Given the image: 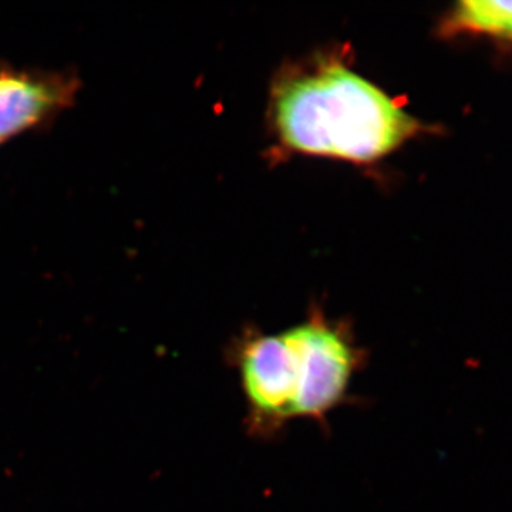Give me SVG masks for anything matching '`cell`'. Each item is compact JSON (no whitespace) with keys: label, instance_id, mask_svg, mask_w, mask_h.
Listing matches in <instances>:
<instances>
[{"label":"cell","instance_id":"obj_1","mask_svg":"<svg viewBox=\"0 0 512 512\" xmlns=\"http://www.w3.org/2000/svg\"><path fill=\"white\" fill-rule=\"evenodd\" d=\"M279 140L299 153L369 163L419 133L420 123L340 63L289 74L272 93Z\"/></svg>","mask_w":512,"mask_h":512},{"label":"cell","instance_id":"obj_5","mask_svg":"<svg viewBox=\"0 0 512 512\" xmlns=\"http://www.w3.org/2000/svg\"><path fill=\"white\" fill-rule=\"evenodd\" d=\"M451 33H477L512 40V0H467L447 19Z\"/></svg>","mask_w":512,"mask_h":512},{"label":"cell","instance_id":"obj_4","mask_svg":"<svg viewBox=\"0 0 512 512\" xmlns=\"http://www.w3.org/2000/svg\"><path fill=\"white\" fill-rule=\"evenodd\" d=\"M80 79L69 70L18 69L0 63V146L47 126L76 101Z\"/></svg>","mask_w":512,"mask_h":512},{"label":"cell","instance_id":"obj_3","mask_svg":"<svg viewBox=\"0 0 512 512\" xmlns=\"http://www.w3.org/2000/svg\"><path fill=\"white\" fill-rule=\"evenodd\" d=\"M227 362L238 375L248 433L274 439L295 420L298 397L296 353L288 329L278 333L247 330L229 346Z\"/></svg>","mask_w":512,"mask_h":512},{"label":"cell","instance_id":"obj_2","mask_svg":"<svg viewBox=\"0 0 512 512\" xmlns=\"http://www.w3.org/2000/svg\"><path fill=\"white\" fill-rule=\"evenodd\" d=\"M288 332L298 360L295 420L326 424L350 400L353 380L367 365V352L348 326L319 312Z\"/></svg>","mask_w":512,"mask_h":512}]
</instances>
